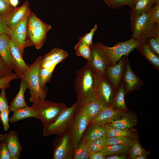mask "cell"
<instances>
[{
  "label": "cell",
  "instance_id": "6da1fadb",
  "mask_svg": "<svg viewBox=\"0 0 159 159\" xmlns=\"http://www.w3.org/2000/svg\"><path fill=\"white\" fill-rule=\"evenodd\" d=\"M96 72L88 62L76 72L75 89L77 102H87L95 99Z\"/></svg>",
  "mask_w": 159,
  "mask_h": 159
},
{
  "label": "cell",
  "instance_id": "7a4b0ae2",
  "mask_svg": "<svg viewBox=\"0 0 159 159\" xmlns=\"http://www.w3.org/2000/svg\"><path fill=\"white\" fill-rule=\"evenodd\" d=\"M43 56H39L24 73L19 77L27 83L30 97L29 101L32 103L45 99L47 96V89H42L40 87L38 73L40 65Z\"/></svg>",
  "mask_w": 159,
  "mask_h": 159
},
{
  "label": "cell",
  "instance_id": "3957f363",
  "mask_svg": "<svg viewBox=\"0 0 159 159\" xmlns=\"http://www.w3.org/2000/svg\"><path fill=\"white\" fill-rule=\"evenodd\" d=\"M145 40L139 41L132 38L125 42H119L112 47H107L100 42L93 44L92 46L103 52L109 66L116 64L122 56H128L130 52Z\"/></svg>",
  "mask_w": 159,
  "mask_h": 159
},
{
  "label": "cell",
  "instance_id": "277c9868",
  "mask_svg": "<svg viewBox=\"0 0 159 159\" xmlns=\"http://www.w3.org/2000/svg\"><path fill=\"white\" fill-rule=\"evenodd\" d=\"M150 11L141 15L131 23L130 29L132 38L143 41L150 38L159 37V24L150 20Z\"/></svg>",
  "mask_w": 159,
  "mask_h": 159
},
{
  "label": "cell",
  "instance_id": "5b68a950",
  "mask_svg": "<svg viewBox=\"0 0 159 159\" xmlns=\"http://www.w3.org/2000/svg\"><path fill=\"white\" fill-rule=\"evenodd\" d=\"M27 33L32 45L37 49L43 45L51 26L42 21L31 11L27 21Z\"/></svg>",
  "mask_w": 159,
  "mask_h": 159
},
{
  "label": "cell",
  "instance_id": "8992f818",
  "mask_svg": "<svg viewBox=\"0 0 159 159\" xmlns=\"http://www.w3.org/2000/svg\"><path fill=\"white\" fill-rule=\"evenodd\" d=\"M31 106L36 110L37 119L42 121L44 126L54 122L67 107L64 103L55 102L45 99L32 103Z\"/></svg>",
  "mask_w": 159,
  "mask_h": 159
},
{
  "label": "cell",
  "instance_id": "52a82bcc",
  "mask_svg": "<svg viewBox=\"0 0 159 159\" xmlns=\"http://www.w3.org/2000/svg\"><path fill=\"white\" fill-rule=\"evenodd\" d=\"M89 120L85 103L78 102L69 129L74 149L77 147L82 138Z\"/></svg>",
  "mask_w": 159,
  "mask_h": 159
},
{
  "label": "cell",
  "instance_id": "ba28073f",
  "mask_svg": "<svg viewBox=\"0 0 159 159\" xmlns=\"http://www.w3.org/2000/svg\"><path fill=\"white\" fill-rule=\"evenodd\" d=\"M78 102L67 107L52 123L44 126L42 134L44 137L62 134L69 130L72 118L75 112Z\"/></svg>",
  "mask_w": 159,
  "mask_h": 159
},
{
  "label": "cell",
  "instance_id": "9c48e42d",
  "mask_svg": "<svg viewBox=\"0 0 159 159\" xmlns=\"http://www.w3.org/2000/svg\"><path fill=\"white\" fill-rule=\"evenodd\" d=\"M74 148L69 130L57 135L53 143V159H73Z\"/></svg>",
  "mask_w": 159,
  "mask_h": 159
},
{
  "label": "cell",
  "instance_id": "30bf717a",
  "mask_svg": "<svg viewBox=\"0 0 159 159\" xmlns=\"http://www.w3.org/2000/svg\"><path fill=\"white\" fill-rule=\"evenodd\" d=\"M115 91L106 75L96 72L95 99L104 106L110 107Z\"/></svg>",
  "mask_w": 159,
  "mask_h": 159
},
{
  "label": "cell",
  "instance_id": "8fae6325",
  "mask_svg": "<svg viewBox=\"0 0 159 159\" xmlns=\"http://www.w3.org/2000/svg\"><path fill=\"white\" fill-rule=\"evenodd\" d=\"M30 12L10 28L9 34L10 38L17 44L22 53L25 47L32 45L28 37L27 27V19Z\"/></svg>",
  "mask_w": 159,
  "mask_h": 159
},
{
  "label": "cell",
  "instance_id": "7c38bea8",
  "mask_svg": "<svg viewBox=\"0 0 159 159\" xmlns=\"http://www.w3.org/2000/svg\"><path fill=\"white\" fill-rule=\"evenodd\" d=\"M127 56L122 57L118 63L108 66L106 75L116 90L122 83Z\"/></svg>",
  "mask_w": 159,
  "mask_h": 159
},
{
  "label": "cell",
  "instance_id": "4fadbf2b",
  "mask_svg": "<svg viewBox=\"0 0 159 159\" xmlns=\"http://www.w3.org/2000/svg\"><path fill=\"white\" fill-rule=\"evenodd\" d=\"M68 53L59 48H56L43 56L40 67L53 72L56 66L68 56Z\"/></svg>",
  "mask_w": 159,
  "mask_h": 159
},
{
  "label": "cell",
  "instance_id": "5bb4252c",
  "mask_svg": "<svg viewBox=\"0 0 159 159\" xmlns=\"http://www.w3.org/2000/svg\"><path fill=\"white\" fill-rule=\"evenodd\" d=\"M0 141L4 142L12 159H18L22 150L17 133L12 130L0 134Z\"/></svg>",
  "mask_w": 159,
  "mask_h": 159
},
{
  "label": "cell",
  "instance_id": "9a60e30c",
  "mask_svg": "<svg viewBox=\"0 0 159 159\" xmlns=\"http://www.w3.org/2000/svg\"><path fill=\"white\" fill-rule=\"evenodd\" d=\"M126 110L104 107L95 117L89 120V124H109L124 114Z\"/></svg>",
  "mask_w": 159,
  "mask_h": 159
},
{
  "label": "cell",
  "instance_id": "2e32d148",
  "mask_svg": "<svg viewBox=\"0 0 159 159\" xmlns=\"http://www.w3.org/2000/svg\"><path fill=\"white\" fill-rule=\"evenodd\" d=\"M122 83L124 86L126 94L139 89L143 83V81L137 76L131 69L127 58Z\"/></svg>",
  "mask_w": 159,
  "mask_h": 159
},
{
  "label": "cell",
  "instance_id": "e0dca14e",
  "mask_svg": "<svg viewBox=\"0 0 159 159\" xmlns=\"http://www.w3.org/2000/svg\"><path fill=\"white\" fill-rule=\"evenodd\" d=\"M10 48L14 66V71L19 76L25 72L28 69L29 66L24 60L22 53L17 44L10 38Z\"/></svg>",
  "mask_w": 159,
  "mask_h": 159
},
{
  "label": "cell",
  "instance_id": "ac0fdd59",
  "mask_svg": "<svg viewBox=\"0 0 159 159\" xmlns=\"http://www.w3.org/2000/svg\"><path fill=\"white\" fill-rule=\"evenodd\" d=\"M92 58L88 62L97 73L106 75L108 65L106 58L102 51L93 47L91 46Z\"/></svg>",
  "mask_w": 159,
  "mask_h": 159
},
{
  "label": "cell",
  "instance_id": "d6986e66",
  "mask_svg": "<svg viewBox=\"0 0 159 159\" xmlns=\"http://www.w3.org/2000/svg\"><path fill=\"white\" fill-rule=\"evenodd\" d=\"M28 2L26 1L20 7H14L7 14L3 16L10 29L18 23L30 11Z\"/></svg>",
  "mask_w": 159,
  "mask_h": 159
},
{
  "label": "cell",
  "instance_id": "ffe728a7",
  "mask_svg": "<svg viewBox=\"0 0 159 159\" xmlns=\"http://www.w3.org/2000/svg\"><path fill=\"white\" fill-rule=\"evenodd\" d=\"M109 124L88 125L83 136L87 142L105 136Z\"/></svg>",
  "mask_w": 159,
  "mask_h": 159
},
{
  "label": "cell",
  "instance_id": "44dd1931",
  "mask_svg": "<svg viewBox=\"0 0 159 159\" xmlns=\"http://www.w3.org/2000/svg\"><path fill=\"white\" fill-rule=\"evenodd\" d=\"M155 3L154 0H138L134 6L131 9L130 14L131 23L133 22L141 15L150 11Z\"/></svg>",
  "mask_w": 159,
  "mask_h": 159
},
{
  "label": "cell",
  "instance_id": "7402d4cb",
  "mask_svg": "<svg viewBox=\"0 0 159 159\" xmlns=\"http://www.w3.org/2000/svg\"><path fill=\"white\" fill-rule=\"evenodd\" d=\"M0 54L8 65L14 70V66L10 51V38L7 34L0 35Z\"/></svg>",
  "mask_w": 159,
  "mask_h": 159
},
{
  "label": "cell",
  "instance_id": "603a6c76",
  "mask_svg": "<svg viewBox=\"0 0 159 159\" xmlns=\"http://www.w3.org/2000/svg\"><path fill=\"white\" fill-rule=\"evenodd\" d=\"M141 53L145 59L157 70H159V56L151 49L147 39L145 40L136 48Z\"/></svg>",
  "mask_w": 159,
  "mask_h": 159
},
{
  "label": "cell",
  "instance_id": "cb8c5ba5",
  "mask_svg": "<svg viewBox=\"0 0 159 159\" xmlns=\"http://www.w3.org/2000/svg\"><path fill=\"white\" fill-rule=\"evenodd\" d=\"M28 89V86L27 82L21 79L19 91L9 105L10 111L13 112L18 109L28 106L24 97L25 92Z\"/></svg>",
  "mask_w": 159,
  "mask_h": 159
},
{
  "label": "cell",
  "instance_id": "d4e9b609",
  "mask_svg": "<svg viewBox=\"0 0 159 159\" xmlns=\"http://www.w3.org/2000/svg\"><path fill=\"white\" fill-rule=\"evenodd\" d=\"M13 112L12 116L9 118V122L11 123L29 117L37 118V112L32 106L29 107L28 106L19 108Z\"/></svg>",
  "mask_w": 159,
  "mask_h": 159
},
{
  "label": "cell",
  "instance_id": "484cf974",
  "mask_svg": "<svg viewBox=\"0 0 159 159\" xmlns=\"http://www.w3.org/2000/svg\"><path fill=\"white\" fill-rule=\"evenodd\" d=\"M125 87L122 83L115 90L110 107L114 109L126 111L127 107L125 100Z\"/></svg>",
  "mask_w": 159,
  "mask_h": 159
},
{
  "label": "cell",
  "instance_id": "4316f807",
  "mask_svg": "<svg viewBox=\"0 0 159 159\" xmlns=\"http://www.w3.org/2000/svg\"><path fill=\"white\" fill-rule=\"evenodd\" d=\"M137 118L131 114L124 116L119 120H114L109 124L110 126L124 130H129L136 124Z\"/></svg>",
  "mask_w": 159,
  "mask_h": 159
},
{
  "label": "cell",
  "instance_id": "83f0119b",
  "mask_svg": "<svg viewBox=\"0 0 159 159\" xmlns=\"http://www.w3.org/2000/svg\"><path fill=\"white\" fill-rule=\"evenodd\" d=\"M88 143L83 136L77 147L74 149L73 159H89Z\"/></svg>",
  "mask_w": 159,
  "mask_h": 159
},
{
  "label": "cell",
  "instance_id": "f1b7e54d",
  "mask_svg": "<svg viewBox=\"0 0 159 159\" xmlns=\"http://www.w3.org/2000/svg\"><path fill=\"white\" fill-rule=\"evenodd\" d=\"M84 103L90 120L96 116L105 107L99 100L96 99Z\"/></svg>",
  "mask_w": 159,
  "mask_h": 159
},
{
  "label": "cell",
  "instance_id": "f546056e",
  "mask_svg": "<svg viewBox=\"0 0 159 159\" xmlns=\"http://www.w3.org/2000/svg\"><path fill=\"white\" fill-rule=\"evenodd\" d=\"M129 150V146L122 144L105 145L101 151L106 156L124 154Z\"/></svg>",
  "mask_w": 159,
  "mask_h": 159
},
{
  "label": "cell",
  "instance_id": "4dcf8cb0",
  "mask_svg": "<svg viewBox=\"0 0 159 159\" xmlns=\"http://www.w3.org/2000/svg\"><path fill=\"white\" fill-rule=\"evenodd\" d=\"M77 56H81L86 59L88 62L91 59V51L90 47L79 41L74 47Z\"/></svg>",
  "mask_w": 159,
  "mask_h": 159
},
{
  "label": "cell",
  "instance_id": "1f68e13d",
  "mask_svg": "<svg viewBox=\"0 0 159 159\" xmlns=\"http://www.w3.org/2000/svg\"><path fill=\"white\" fill-rule=\"evenodd\" d=\"M106 138L104 136L87 142L90 154L101 151L106 145Z\"/></svg>",
  "mask_w": 159,
  "mask_h": 159
},
{
  "label": "cell",
  "instance_id": "d6a6232c",
  "mask_svg": "<svg viewBox=\"0 0 159 159\" xmlns=\"http://www.w3.org/2000/svg\"><path fill=\"white\" fill-rule=\"evenodd\" d=\"M131 135V132L130 130L121 129L113 127L109 125L105 136L106 138H108L118 136L130 137Z\"/></svg>",
  "mask_w": 159,
  "mask_h": 159
},
{
  "label": "cell",
  "instance_id": "836d02e7",
  "mask_svg": "<svg viewBox=\"0 0 159 159\" xmlns=\"http://www.w3.org/2000/svg\"><path fill=\"white\" fill-rule=\"evenodd\" d=\"M133 141V140L129 137L118 136L106 138V145L122 144L129 146Z\"/></svg>",
  "mask_w": 159,
  "mask_h": 159
},
{
  "label": "cell",
  "instance_id": "e575fe53",
  "mask_svg": "<svg viewBox=\"0 0 159 159\" xmlns=\"http://www.w3.org/2000/svg\"><path fill=\"white\" fill-rule=\"evenodd\" d=\"M128 151L130 157L133 159H135L136 157L141 155L146 154L145 150L136 140H133L131 145L129 146Z\"/></svg>",
  "mask_w": 159,
  "mask_h": 159
},
{
  "label": "cell",
  "instance_id": "d590c367",
  "mask_svg": "<svg viewBox=\"0 0 159 159\" xmlns=\"http://www.w3.org/2000/svg\"><path fill=\"white\" fill-rule=\"evenodd\" d=\"M52 73L53 72L44 68L40 67L39 66L38 77L39 84L42 89L45 88V84L49 82L50 80Z\"/></svg>",
  "mask_w": 159,
  "mask_h": 159
},
{
  "label": "cell",
  "instance_id": "8d00e7d4",
  "mask_svg": "<svg viewBox=\"0 0 159 159\" xmlns=\"http://www.w3.org/2000/svg\"><path fill=\"white\" fill-rule=\"evenodd\" d=\"M12 70L0 54V79L13 74Z\"/></svg>",
  "mask_w": 159,
  "mask_h": 159
},
{
  "label": "cell",
  "instance_id": "74e56055",
  "mask_svg": "<svg viewBox=\"0 0 159 159\" xmlns=\"http://www.w3.org/2000/svg\"><path fill=\"white\" fill-rule=\"evenodd\" d=\"M97 28V25L95 24L89 33L86 34L84 36L79 38V41L90 47L93 44L92 43L93 38Z\"/></svg>",
  "mask_w": 159,
  "mask_h": 159
},
{
  "label": "cell",
  "instance_id": "f35d334b",
  "mask_svg": "<svg viewBox=\"0 0 159 159\" xmlns=\"http://www.w3.org/2000/svg\"><path fill=\"white\" fill-rule=\"evenodd\" d=\"M135 2L134 0H112L111 8L117 9L123 5H127L131 9L135 6Z\"/></svg>",
  "mask_w": 159,
  "mask_h": 159
},
{
  "label": "cell",
  "instance_id": "ab89813d",
  "mask_svg": "<svg viewBox=\"0 0 159 159\" xmlns=\"http://www.w3.org/2000/svg\"><path fill=\"white\" fill-rule=\"evenodd\" d=\"M10 112L9 109L0 112V121L5 131H8L9 127V116Z\"/></svg>",
  "mask_w": 159,
  "mask_h": 159
},
{
  "label": "cell",
  "instance_id": "60d3db41",
  "mask_svg": "<svg viewBox=\"0 0 159 159\" xmlns=\"http://www.w3.org/2000/svg\"><path fill=\"white\" fill-rule=\"evenodd\" d=\"M19 78V76L15 73L7 77L0 79V89H6L10 86V82L13 80Z\"/></svg>",
  "mask_w": 159,
  "mask_h": 159
},
{
  "label": "cell",
  "instance_id": "b9f144b4",
  "mask_svg": "<svg viewBox=\"0 0 159 159\" xmlns=\"http://www.w3.org/2000/svg\"><path fill=\"white\" fill-rule=\"evenodd\" d=\"M147 41L152 50L159 56V37L149 38Z\"/></svg>",
  "mask_w": 159,
  "mask_h": 159
},
{
  "label": "cell",
  "instance_id": "7bdbcfd3",
  "mask_svg": "<svg viewBox=\"0 0 159 159\" xmlns=\"http://www.w3.org/2000/svg\"><path fill=\"white\" fill-rule=\"evenodd\" d=\"M9 109V105L8 102L5 89L2 88L1 89L0 94V112Z\"/></svg>",
  "mask_w": 159,
  "mask_h": 159
},
{
  "label": "cell",
  "instance_id": "ee69618b",
  "mask_svg": "<svg viewBox=\"0 0 159 159\" xmlns=\"http://www.w3.org/2000/svg\"><path fill=\"white\" fill-rule=\"evenodd\" d=\"M150 18L153 22L159 24V4H156L150 11Z\"/></svg>",
  "mask_w": 159,
  "mask_h": 159
},
{
  "label": "cell",
  "instance_id": "f6af8a7d",
  "mask_svg": "<svg viewBox=\"0 0 159 159\" xmlns=\"http://www.w3.org/2000/svg\"><path fill=\"white\" fill-rule=\"evenodd\" d=\"M14 7L4 0H0V15L4 16L8 13Z\"/></svg>",
  "mask_w": 159,
  "mask_h": 159
},
{
  "label": "cell",
  "instance_id": "bcb514c9",
  "mask_svg": "<svg viewBox=\"0 0 159 159\" xmlns=\"http://www.w3.org/2000/svg\"><path fill=\"white\" fill-rule=\"evenodd\" d=\"M0 159H12L4 142H0Z\"/></svg>",
  "mask_w": 159,
  "mask_h": 159
},
{
  "label": "cell",
  "instance_id": "7dc6e473",
  "mask_svg": "<svg viewBox=\"0 0 159 159\" xmlns=\"http://www.w3.org/2000/svg\"><path fill=\"white\" fill-rule=\"evenodd\" d=\"M10 29L6 24L3 16L0 15V35L4 34H9Z\"/></svg>",
  "mask_w": 159,
  "mask_h": 159
},
{
  "label": "cell",
  "instance_id": "c3c4849f",
  "mask_svg": "<svg viewBox=\"0 0 159 159\" xmlns=\"http://www.w3.org/2000/svg\"><path fill=\"white\" fill-rule=\"evenodd\" d=\"M106 156L101 151L90 154L89 159H105Z\"/></svg>",
  "mask_w": 159,
  "mask_h": 159
},
{
  "label": "cell",
  "instance_id": "681fc988",
  "mask_svg": "<svg viewBox=\"0 0 159 159\" xmlns=\"http://www.w3.org/2000/svg\"><path fill=\"white\" fill-rule=\"evenodd\" d=\"M126 158V157L124 154L106 156V158L107 159H125Z\"/></svg>",
  "mask_w": 159,
  "mask_h": 159
},
{
  "label": "cell",
  "instance_id": "f907efd6",
  "mask_svg": "<svg viewBox=\"0 0 159 159\" xmlns=\"http://www.w3.org/2000/svg\"><path fill=\"white\" fill-rule=\"evenodd\" d=\"M10 4L12 6L15 7L19 3L18 0H9Z\"/></svg>",
  "mask_w": 159,
  "mask_h": 159
},
{
  "label": "cell",
  "instance_id": "816d5d0a",
  "mask_svg": "<svg viewBox=\"0 0 159 159\" xmlns=\"http://www.w3.org/2000/svg\"><path fill=\"white\" fill-rule=\"evenodd\" d=\"M108 6L111 7L112 3V0H102Z\"/></svg>",
  "mask_w": 159,
  "mask_h": 159
},
{
  "label": "cell",
  "instance_id": "f5cc1de1",
  "mask_svg": "<svg viewBox=\"0 0 159 159\" xmlns=\"http://www.w3.org/2000/svg\"><path fill=\"white\" fill-rule=\"evenodd\" d=\"M147 159L146 154L141 155L137 156L135 159Z\"/></svg>",
  "mask_w": 159,
  "mask_h": 159
},
{
  "label": "cell",
  "instance_id": "db71d44e",
  "mask_svg": "<svg viewBox=\"0 0 159 159\" xmlns=\"http://www.w3.org/2000/svg\"><path fill=\"white\" fill-rule=\"evenodd\" d=\"M155 3L156 4H159V0H154Z\"/></svg>",
  "mask_w": 159,
  "mask_h": 159
},
{
  "label": "cell",
  "instance_id": "11a10c76",
  "mask_svg": "<svg viewBox=\"0 0 159 159\" xmlns=\"http://www.w3.org/2000/svg\"><path fill=\"white\" fill-rule=\"evenodd\" d=\"M4 0L6 1L7 2L9 3V0Z\"/></svg>",
  "mask_w": 159,
  "mask_h": 159
},
{
  "label": "cell",
  "instance_id": "9f6ffc18",
  "mask_svg": "<svg viewBox=\"0 0 159 159\" xmlns=\"http://www.w3.org/2000/svg\"><path fill=\"white\" fill-rule=\"evenodd\" d=\"M135 1V2L137 1L138 0H134Z\"/></svg>",
  "mask_w": 159,
  "mask_h": 159
}]
</instances>
